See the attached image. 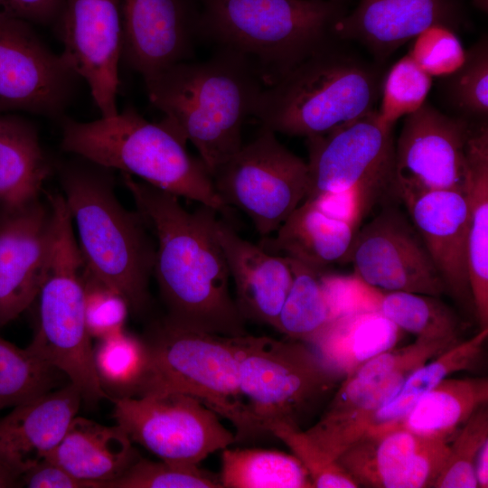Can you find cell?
<instances>
[{
  "label": "cell",
  "instance_id": "obj_17",
  "mask_svg": "<svg viewBox=\"0 0 488 488\" xmlns=\"http://www.w3.org/2000/svg\"><path fill=\"white\" fill-rule=\"evenodd\" d=\"M49 201L0 215V329L35 301L49 253Z\"/></svg>",
  "mask_w": 488,
  "mask_h": 488
},
{
  "label": "cell",
  "instance_id": "obj_2",
  "mask_svg": "<svg viewBox=\"0 0 488 488\" xmlns=\"http://www.w3.org/2000/svg\"><path fill=\"white\" fill-rule=\"evenodd\" d=\"M160 122L190 141L213 176L242 146L241 127L265 85L241 54L221 50L201 62L182 61L144 80Z\"/></svg>",
  "mask_w": 488,
  "mask_h": 488
},
{
  "label": "cell",
  "instance_id": "obj_23",
  "mask_svg": "<svg viewBox=\"0 0 488 488\" xmlns=\"http://www.w3.org/2000/svg\"><path fill=\"white\" fill-rule=\"evenodd\" d=\"M139 456L127 433L76 416L47 458L94 488L119 478Z\"/></svg>",
  "mask_w": 488,
  "mask_h": 488
},
{
  "label": "cell",
  "instance_id": "obj_19",
  "mask_svg": "<svg viewBox=\"0 0 488 488\" xmlns=\"http://www.w3.org/2000/svg\"><path fill=\"white\" fill-rule=\"evenodd\" d=\"M121 60L144 80L190 56L194 25L188 0H121Z\"/></svg>",
  "mask_w": 488,
  "mask_h": 488
},
{
  "label": "cell",
  "instance_id": "obj_42",
  "mask_svg": "<svg viewBox=\"0 0 488 488\" xmlns=\"http://www.w3.org/2000/svg\"><path fill=\"white\" fill-rule=\"evenodd\" d=\"M268 433L290 448L307 471L313 487H359L338 461L324 453L301 428L277 423L269 427Z\"/></svg>",
  "mask_w": 488,
  "mask_h": 488
},
{
  "label": "cell",
  "instance_id": "obj_1",
  "mask_svg": "<svg viewBox=\"0 0 488 488\" xmlns=\"http://www.w3.org/2000/svg\"><path fill=\"white\" fill-rule=\"evenodd\" d=\"M136 210L156 239L153 275L172 321L224 336L247 334L230 292V273L215 231L216 211L193 212L179 197L121 173Z\"/></svg>",
  "mask_w": 488,
  "mask_h": 488
},
{
  "label": "cell",
  "instance_id": "obj_28",
  "mask_svg": "<svg viewBox=\"0 0 488 488\" xmlns=\"http://www.w3.org/2000/svg\"><path fill=\"white\" fill-rule=\"evenodd\" d=\"M423 439L401 427L367 432L337 461L358 486L411 488Z\"/></svg>",
  "mask_w": 488,
  "mask_h": 488
},
{
  "label": "cell",
  "instance_id": "obj_51",
  "mask_svg": "<svg viewBox=\"0 0 488 488\" xmlns=\"http://www.w3.org/2000/svg\"><path fill=\"white\" fill-rule=\"evenodd\" d=\"M477 5H480L483 9L487 5V0H474ZM486 9V8H485Z\"/></svg>",
  "mask_w": 488,
  "mask_h": 488
},
{
  "label": "cell",
  "instance_id": "obj_21",
  "mask_svg": "<svg viewBox=\"0 0 488 488\" xmlns=\"http://www.w3.org/2000/svg\"><path fill=\"white\" fill-rule=\"evenodd\" d=\"M82 397L69 382L13 408L0 418V455L21 474L47 458L77 416Z\"/></svg>",
  "mask_w": 488,
  "mask_h": 488
},
{
  "label": "cell",
  "instance_id": "obj_37",
  "mask_svg": "<svg viewBox=\"0 0 488 488\" xmlns=\"http://www.w3.org/2000/svg\"><path fill=\"white\" fill-rule=\"evenodd\" d=\"M441 90L455 116L471 122H487L488 42L480 39L465 51L463 64L444 77Z\"/></svg>",
  "mask_w": 488,
  "mask_h": 488
},
{
  "label": "cell",
  "instance_id": "obj_4",
  "mask_svg": "<svg viewBox=\"0 0 488 488\" xmlns=\"http://www.w3.org/2000/svg\"><path fill=\"white\" fill-rule=\"evenodd\" d=\"M61 148L216 211L227 207L211 176L200 159L190 155L185 143L160 122L147 121L133 108L89 122L64 118Z\"/></svg>",
  "mask_w": 488,
  "mask_h": 488
},
{
  "label": "cell",
  "instance_id": "obj_26",
  "mask_svg": "<svg viewBox=\"0 0 488 488\" xmlns=\"http://www.w3.org/2000/svg\"><path fill=\"white\" fill-rule=\"evenodd\" d=\"M51 172L35 126L15 113L0 114V208L12 211L37 201Z\"/></svg>",
  "mask_w": 488,
  "mask_h": 488
},
{
  "label": "cell",
  "instance_id": "obj_31",
  "mask_svg": "<svg viewBox=\"0 0 488 488\" xmlns=\"http://www.w3.org/2000/svg\"><path fill=\"white\" fill-rule=\"evenodd\" d=\"M220 480L223 488H313L294 455L258 448H224Z\"/></svg>",
  "mask_w": 488,
  "mask_h": 488
},
{
  "label": "cell",
  "instance_id": "obj_32",
  "mask_svg": "<svg viewBox=\"0 0 488 488\" xmlns=\"http://www.w3.org/2000/svg\"><path fill=\"white\" fill-rule=\"evenodd\" d=\"M487 337L488 328L482 329L473 337L457 342L414 371L397 394L376 412L369 429L398 422L422 395L449 375L469 369L481 355Z\"/></svg>",
  "mask_w": 488,
  "mask_h": 488
},
{
  "label": "cell",
  "instance_id": "obj_15",
  "mask_svg": "<svg viewBox=\"0 0 488 488\" xmlns=\"http://www.w3.org/2000/svg\"><path fill=\"white\" fill-rule=\"evenodd\" d=\"M346 261L352 262L355 276L382 291L433 296L446 291L414 226L393 208L357 230Z\"/></svg>",
  "mask_w": 488,
  "mask_h": 488
},
{
  "label": "cell",
  "instance_id": "obj_13",
  "mask_svg": "<svg viewBox=\"0 0 488 488\" xmlns=\"http://www.w3.org/2000/svg\"><path fill=\"white\" fill-rule=\"evenodd\" d=\"M475 124L427 102L405 117L394 146L392 192L464 191L467 146Z\"/></svg>",
  "mask_w": 488,
  "mask_h": 488
},
{
  "label": "cell",
  "instance_id": "obj_36",
  "mask_svg": "<svg viewBox=\"0 0 488 488\" xmlns=\"http://www.w3.org/2000/svg\"><path fill=\"white\" fill-rule=\"evenodd\" d=\"M60 376L28 346L19 348L0 336V410L56 389Z\"/></svg>",
  "mask_w": 488,
  "mask_h": 488
},
{
  "label": "cell",
  "instance_id": "obj_14",
  "mask_svg": "<svg viewBox=\"0 0 488 488\" xmlns=\"http://www.w3.org/2000/svg\"><path fill=\"white\" fill-rule=\"evenodd\" d=\"M61 53L88 84L102 117L117 115L123 21L121 0H64L56 22Z\"/></svg>",
  "mask_w": 488,
  "mask_h": 488
},
{
  "label": "cell",
  "instance_id": "obj_35",
  "mask_svg": "<svg viewBox=\"0 0 488 488\" xmlns=\"http://www.w3.org/2000/svg\"><path fill=\"white\" fill-rule=\"evenodd\" d=\"M379 311L401 331L433 340H457L459 323L455 313L437 296L383 292Z\"/></svg>",
  "mask_w": 488,
  "mask_h": 488
},
{
  "label": "cell",
  "instance_id": "obj_39",
  "mask_svg": "<svg viewBox=\"0 0 488 488\" xmlns=\"http://www.w3.org/2000/svg\"><path fill=\"white\" fill-rule=\"evenodd\" d=\"M219 474L164 460L152 461L140 455L117 479L103 488H221Z\"/></svg>",
  "mask_w": 488,
  "mask_h": 488
},
{
  "label": "cell",
  "instance_id": "obj_40",
  "mask_svg": "<svg viewBox=\"0 0 488 488\" xmlns=\"http://www.w3.org/2000/svg\"><path fill=\"white\" fill-rule=\"evenodd\" d=\"M488 440L486 405L477 409L449 443L446 462L433 483L435 488H475L474 461L482 445Z\"/></svg>",
  "mask_w": 488,
  "mask_h": 488
},
{
  "label": "cell",
  "instance_id": "obj_47",
  "mask_svg": "<svg viewBox=\"0 0 488 488\" xmlns=\"http://www.w3.org/2000/svg\"><path fill=\"white\" fill-rule=\"evenodd\" d=\"M21 487L94 488V485L73 476L56 462L45 458L21 474Z\"/></svg>",
  "mask_w": 488,
  "mask_h": 488
},
{
  "label": "cell",
  "instance_id": "obj_46",
  "mask_svg": "<svg viewBox=\"0 0 488 488\" xmlns=\"http://www.w3.org/2000/svg\"><path fill=\"white\" fill-rule=\"evenodd\" d=\"M306 200L311 201L328 216L357 227L363 212L369 207L365 195L359 186L340 192H324Z\"/></svg>",
  "mask_w": 488,
  "mask_h": 488
},
{
  "label": "cell",
  "instance_id": "obj_3",
  "mask_svg": "<svg viewBox=\"0 0 488 488\" xmlns=\"http://www.w3.org/2000/svg\"><path fill=\"white\" fill-rule=\"evenodd\" d=\"M77 157L61 170V181L87 268L141 314L149 304L155 246L138 212L117 199L112 170Z\"/></svg>",
  "mask_w": 488,
  "mask_h": 488
},
{
  "label": "cell",
  "instance_id": "obj_16",
  "mask_svg": "<svg viewBox=\"0 0 488 488\" xmlns=\"http://www.w3.org/2000/svg\"><path fill=\"white\" fill-rule=\"evenodd\" d=\"M34 302L37 326L28 347L66 376L77 387L82 400L97 403L109 399L95 371L82 285L69 277L49 279Z\"/></svg>",
  "mask_w": 488,
  "mask_h": 488
},
{
  "label": "cell",
  "instance_id": "obj_25",
  "mask_svg": "<svg viewBox=\"0 0 488 488\" xmlns=\"http://www.w3.org/2000/svg\"><path fill=\"white\" fill-rule=\"evenodd\" d=\"M468 274L481 330L488 328V125L476 123L467 146Z\"/></svg>",
  "mask_w": 488,
  "mask_h": 488
},
{
  "label": "cell",
  "instance_id": "obj_33",
  "mask_svg": "<svg viewBox=\"0 0 488 488\" xmlns=\"http://www.w3.org/2000/svg\"><path fill=\"white\" fill-rule=\"evenodd\" d=\"M287 258L293 281L276 329L292 340L308 343L333 320L323 274L320 269Z\"/></svg>",
  "mask_w": 488,
  "mask_h": 488
},
{
  "label": "cell",
  "instance_id": "obj_22",
  "mask_svg": "<svg viewBox=\"0 0 488 488\" xmlns=\"http://www.w3.org/2000/svg\"><path fill=\"white\" fill-rule=\"evenodd\" d=\"M444 0H361L333 26L335 37L357 41L384 57L435 24L449 26Z\"/></svg>",
  "mask_w": 488,
  "mask_h": 488
},
{
  "label": "cell",
  "instance_id": "obj_44",
  "mask_svg": "<svg viewBox=\"0 0 488 488\" xmlns=\"http://www.w3.org/2000/svg\"><path fill=\"white\" fill-rule=\"evenodd\" d=\"M465 51L450 26L435 24L415 37L408 55L432 78H444L463 64Z\"/></svg>",
  "mask_w": 488,
  "mask_h": 488
},
{
  "label": "cell",
  "instance_id": "obj_43",
  "mask_svg": "<svg viewBox=\"0 0 488 488\" xmlns=\"http://www.w3.org/2000/svg\"><path fill=\"white\" fill-rule=\"evenodd\" d=\"M84 311L89 333L98 340L124 330L130 308L122 295L86 268Z\"/></svg>",
  "mask_w": 488,
  "mask_h": 488
},
{
  "label": "cell",
  "instance_id": "obj_45",
  "mask_svg": "<svg viewBox=\"0 0 488 488\" xmlns=\"http://www.w3.org/2000/svg\"><path fill=\"white\" fill-rule=\"evenodd\" d=\"M322 279L333 320L352 313L379 311L383 291L354 274L350 277L323 274Z\"/></svg>",
  "mask_w": 488,
  "mask_h": 488
},
{
  "label": "cell",
  "instance_id": "obj_6",
  "mask_svg": "<svg viewBox=\"0 0 488 488\" xmlns=\"http://www.w3.org/2000/svg\"><path fill=\"white\" fill-rule=\"evenodd\" d=\"M341 16L332 0H207L200 27L248 59L266 87L333 42Z\"/></svg>",
  "mask_w": 488,
  "mask_h": 488
},
{
  "label": "cell",
  "instance_id": "obj_52",
  "mask_svg": "<svg viewBox=\"0 0 488 488\" xmlns=\"http://www.w3.org/2000/svg\"><path fill=\"white\" fill-rule=\"evenodd\" d=\"M5 212L1 208H0V215Z\"/></svg>",
  "mask_w": 488,
  "mask_h": 488
},
{
  "label": "cell",
  "instance_id": "obj_10",
  "mask_svg": "<svg viewBox=\"0 0 488 488\" xmlns=\"http://www.w3.org/2000/svg\"><path fill=\"white\" fill-rule=\"evenodd\" d=\"M113 417L136 443L161 460L199 465L236 435L202 400L183 393L112 398Z\"/></svg>",
  "mask_w": 488,
  "mask_h": 488
},
{
  "label": "cell",
  "instance_id": "obj_12",
  "mask_svg": "<svg viewBox=\"0 0 488 488\" xmlns=\"http://www.w3.org/2000/svg\"><path fill=\"white\" fill-rule=\"evenodd\" d=\"M32 25L0 16V114L61 117L80 78Z\"/></svg>",
  "mask_w": 488,
  "mask_h": 488
},
{
  "label": "cell",
  "instance_id": "obj_34",
  "mask_svg": "<svg viewBox=\"0 0 488 488\" xmlns=\"http://www.w3.org/2000/svg\"><path fill=\"white\" fill-rule=\"evenodd\" d=\"M95 371L103 390L112 398L134 397L147 366L143 339L125 329L97 340L93 346Z\"/></svg>",
  "mask_w": 488,
  "mask_h": 488
},
{
  "label": "cell",
  "instance_id": "obj_48",
  "mask_svg": "<svg viewBox=\"0 0 488 488\" xmlns=\"http://www.w3.org/2000/svg\"><path fill=\"white\" fill-rule=\"evenodd\" d=\"M64 0H0V16L31 24L56 23Z\"/></svg>",
  "mask_w": 488,
  "mask_h": 488
},
{
  "label": "cell",
  "instance_id": "obj_5",
  "mask_svg": "<svg viewBox=\"0 0 488 488\" xmlns=\"http://www.w3.org/2000/svg\"><path fill=\"white\" fill-rule=\"evenodd\" d=\"M378 96L375 68L331 42L264 87L252 115L274 133L307 138L374 110Z\"/></svg>",
  "mask_w": 488,
  "mask_h": 488
},
{
  "label": "cell",
  "instance_id": "obj_9",
  "mask_svg": "<svg viewBox=\"0 0 488 488\" xmlns=\"http://www.w3.org/2000/svg\"><path fill=\"white\" fill-rule=\"evenodd\" d=\"M212 181L224 204L245 212L267 238L305 200L309 176L307 164L286 148L276 133L262 127L216 171Z\"/></svg>",
  "mask_w": 488,
  "mask_h": 488
},
{
  "label": "cell",
  "instance_id": "obj_8",
  "mask_svg": "<svg viewBox=\"0 0 488 488\" xmlns=\"http://www.w3.org/2000/svg\"><path fill=\"white\" fill-rule=\"evenodd\" d=\"M239 390L255 435L270 426L298 427L304 417L339 379L308 344L267 336L233 337Z\"/></svg>",
  "mask_w": 488,
  "mask_h": 488
},
{
  "label": "cell",
  "instance_id": "obj_27",
  "mask_svg": "<svg viewBox=\"0 0 488 488\" xmlns=\"http://www.w3.org/2000/svg\"><path fill=\"white\" fill-rule=\"evenodd\" d=\"M401 330L379 311L352 313L332 320L307 344L337 378L394 347Z\"/></svg>",
  "mask_w": 488,
  "mask_h": 488
},
{
  "label": "cell",
  "instance_id": "obj_24",
  "mask_svg": "<svg viewBox=\"0 0 488 488\" xmlns=\"http://www.w3.org/2000/svg\"><path fill=\"white\" fill-rule=\"evenodd\" d=\"M405 380L366 381L344 377L323 416L305 433L324 453L337 460L367 433L376 412L397 394Z\"/></svg>",
  "mask_w": 488,
  "mask_h": 488
},
{
  "label": "cell",
  "instance_id": "obj_29",
  "mask_svg": "<svg viewBox=\"0 0 488 488\" xmlns=\"http://www.w3.org/2000/svg\"><path fill=\"white\" fill-rule=\"evenodd\" d=\"M357 230V226L328 216L305 200L282 223L276 237L266 238L261 247L323 270L332 263L346 261Z\"/></svg>",
  "mask_w": 488,
  "mask_h": 488
},
{
  "label": "cell",
  "instance_id": "obj_49",
  "mask_svg": "<svg viewBox=\"0 0 488 488\" xmlns=\"http://www.w3.org/2000/svg\"><path fill=\"white\" fill-rule=\"evenodd\" d=\"M474 475L477 487H488V440L480 447L474 461Z\"/></svg>",
  "mask_w": 488,
  "mask_h": 488
},
{
  "label": "cell",
  "instance_id": "obj_18",
  "mask_svg": "<svg viewBox=\"0 0 488 488\" xmlns=\"http://www.w3.org/2000/svg\"><path fill=\"white\" fill-rule=\"evenodd\" d=\"M422 239L446 290L472 302L468 274V206L464 191L430 190L397 194Z\"/></svg>",
  "mask_w": 488,
  "mask_h": 488
},
{
  "label": "cell",
  "instance_id": "obj_50",
  "mask_svg": "<svg viewBox=\"0 0 488 488\" xmlns=\"http://www.w3.org/2000/svg\"><path fill=\"white\" fill-rule=\"evenodd\" d=\"M21 487V474L0 455V488Z\"/></svg>",
  "mask_w": 488,
  "mask_h": 488
},
{
  "label": "cell",
  "instance_id": "obj_11",
  "mask_svg": "<svg viewBox=\"0 0 488 488\" xmlns=\"http://www.w3.org/2000/svg\"><path fill=\"white\" fill-rule=\"evenodd\" d=\"M392 129L376 109L326 134L306 138L309 184L305 198L359 186L369 206L394 181Z\"/></svg>",
  "mask_w": 488,
  "mask_h": 488
},
{
  "label": "cell",
  "instance_id": "obj_41",
  "mask_svg": "<svg viewBox=\"0 0 488 488\" xmlns=\"http://www.w3.org/2000/svg\"><path fill=\"white\" fill-rule=\"evenodd\" d=\"M457 342L417 337L408 345L400 348L394 346L380 352L348 375L367 381H381L397 377L407 379L418 368Z\"/></svg>",
  "mask_w": 488,
  "mask_h": 488
},
{
  "label": "cell",
  "instance_id": "obj_20",
  "mask_svg": "<svg viewBox=\"0 0 488 488\" xmlns=\"http://www.w3.org/2000/svg\"><path fill=\"white\" fill-rule=\"evenodd\" d=\"M215 231L235 286V302L242 317L276 329L293 281L288 258L242 239L218 218Z\"/></svg>",
  "mask_w": 488,
  "mask_h": 488
},
{
  "label": "cell",
  "instance_id": "obj_7",
  "mask_svg": "<svg viewBox=\"0 0 488 488\" xmlns=\"http://www.w3.org/2000/svg\"><path fill=\"white\" fill-rule=\"evenodd\" d=\"M143 340L147 366L134 397L191 395L229 420L236 428V440L256 436L239 390L233 337L192 329L164 316Z\"/></svg>",
  "mask_w": 488,
  "mask_h": 488
},
{
  "label": "cell",
  "instance_id": "obj_30",
  "mask_svg": "<svg viewBox=\"0 0 488 488\" xmlns=\"http://www.w3.org/2000/svg\"><path fill=\"white\" fill-rule=\"evenodd\" d=\"M487 402V378H446L422 395L398 422L368 431L401 427L419 436L448 440Z\"/></svg>",
  "mask_w": 488,
  "mask_h": 488
},
{
  "label": "cell",
  "instance_id": "obj_38",
  "mask_svg": "<svg viewBox=\"0 0 488 488\" xmlns=\"http://www.w3.org/2000/svg\"><path fill=\"white\" fill-rule=\"evenodd\" d=\"M432 79L408 54L399 59L382 83L381 101L376 109L379 122L393 128L399 118L419 109L427 102Z\"/></svg>",
  "mask_w": 488,
  "mask_h": 488
}]
</instances>
